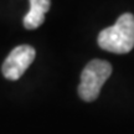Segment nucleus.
Segmentation results:
<instances>
[{
  "label": "nucleus",
  "instance_id": "nucleus-1",
  "mask_svg": "<svg viewBox=\"0 0 134 134\" xmlns=\"http://www.w3.org/2000/svg\"><path fill=\"white\" fill-rule=\"evenodd\" d=\"M100 48L113 53H128L134 47V15H120L113 26L102 30L98 35Z\"/></svg>",
  "mask_w": 134,
  "mask_h": 134
},
{
  "label": "nucleus",
  "instance_id": "nucleus-2",
  "mask_svg": "<svg viewBox=\"0 0 134 134\" xmlns=\"http://www.w3.org/2000/svg\"><path fill=\"white\" fill-rule=\"evenodd\" d=\"M112 75V66L104 60H92L86 65L81 73L78 94L83 100L92 102L97 99L104 82Z\"/></svg>",
  "mask_w": 134,
  "mask_h": 134
},
{
  "label": "nucleus",
  "instance_id": "nucleus-3",
  "mask_svg": "<svg viewBox=\"0 0 134 134\" xmlns=\"http://www.w3.org/2000/svg\"><path fill=\"white\" fill-rule=\"evenodd\" d=\"M36 56V51L30 45H20L15 47L5 58L1 71L5 78L10 81H18L29 68Z\"/></svg>",
  "mask_w": 134,
  "mask_h": 134
},
{
  "label": "nucleus",
  "instance_id": "nucleus-4",
  "mask_svg": "<svg viewBox=\"0 0 134 134\" xmlns=\"http://www.w3.org/2000/svg\"><path fill=\"white\" fill-rule=\"evenodd\" d=\"M30 10L24 16V26L27 30L37 29L45 21V14L48 11L51 1L50 0H29Z\"/></svg>",
  "mask_w": 134,
  "mask_h": 134
}]
</instances>
